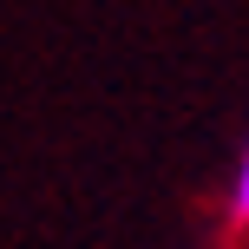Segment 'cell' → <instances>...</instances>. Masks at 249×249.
<instances>
[{"mask_svg": "<svg viewBox=\"0 0 249 249\" xmlns=\"http://www.w3.org/2000/svg\"><path fill=\"white\" fill-rule=\"evenodd\" d=\"M230 223L249 230V131H243V151H236V171H230Z\"/></svg>", "mask_w": 249, "mask_h": 249, "instance_id": "obj_1", "label": "cell"}]
</instances>
